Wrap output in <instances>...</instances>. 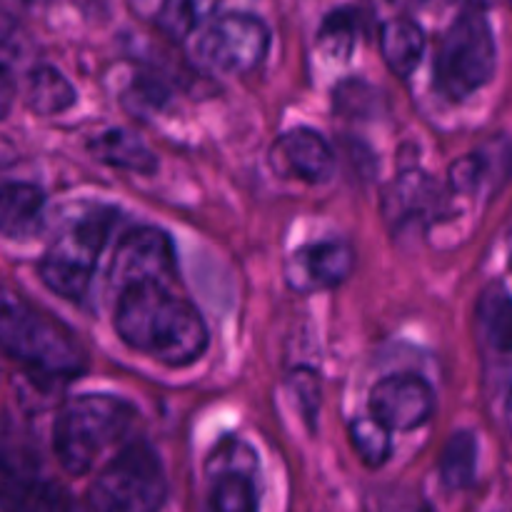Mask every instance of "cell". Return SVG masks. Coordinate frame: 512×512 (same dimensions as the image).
Instances as JSON below:
<instances>
[{"label": "cell", "instance_id": "cell-1", "mask_svg": "<svg viewBox=\"0 0 512 512\" xmlns=\"http://www.w3.org/2000/svg\"><path fill=\"white\" fill-rule=\"evenodd\" d=\"M113 323L125 345L168 368L195 363L208 348L198 308L158 280L118 290Z\"/></svg>", "mask_w": 512, "mask_h": 512}, {"label": "cell", "instance_id": "cell-2", "mask_svg": "<svg viewBox=\"0 0 512 512\" xmlns=\"http://www.w3.org/2000/svg\"><path fill=\"white\" fill-rule=\"evenodd\" d=\"M115 225V213L105 205H73L63 215L53 243L38 265L40 280L70 303H80L93 283L95 263Z\"/></svg>", "mask_w": 512, "mask_h": 512}, {"label": "cell", "instance_id": "cell-3", "mask_svg": "<svg viewBox=\"0 0 512 512\" xmlns=\"http://www.w3.org/2000/svg\"><path fill=\"white\" fill-rule=\"evenodd\" d=\"M135 410L118 395L85 393L60 410L53 425V450L68 475L93 470L100 455L118 443L133 425Z\"/></svg>", "mask_w": 512, "mask_h": 512}, {"label": "cell", "instance_id": "cell-4", "mask_svg": "<svg viewBox=\"0 0 512 512\" xmlns=\"http://www.w3.org/2000/svg\"><path fill=\"white\" fill-rule=\"evenodd\" d=\"M0 348L38 375L75 378L85 370V353L58 320L15 300H0Z\"/></svg>", "mask_w": 512, "mask_h": 512}, {"label": "cell", "instance_id": "cell-5", "mask_svg": "<svg viewBox=\"0 0 512 512\" xmlns=\"http://www.w3.org/2000/svg\"><path fill=\"white\" fill-rule=\"evenodd\" d=\"M165 500V468L145 440L125 445L88 490L90 512H160Z\"/></svg>", "mask_w": 512, "mask_h": 512}, {"label": "cell", "instance_id": "cell-6", "mask_svg": "<svg viewBox=\"0 0 512 512\" xmlns=\"http://www.w3.org/2000/svg\"><path fill=\"white\" fill-rule=\"evenodd\" d=\"M495 73V35L478 10L460 15L443 35L435 58V85L448 100H465Z\"/></svg>", "mask_w": 512, "mask_h": 512}, {"label": "cell", "instance_id": "cell-7", "mask_svg": "<svg viewBox=\"0 0 512 512\" xmlns=\"http://www.w3.org/2000/svg\"><path fill=\"white\" fill-rule=\"evenodd\" d=\"M270 48V30L255 15L230 13L203 25L195 60L218 75H245L258 68Z\"/></svg>", "mask_w": 512, "mask_h": 512}, {"label": "cell", "instance_id": "cell-8", "mask_svg": "<svg viewBox=\"0 0 512 512\" xmlns=\"http://www.w3.org/2000/svg\"><path fill=\"white\" fill-rule=\"evenodd\" d=\"M0 512H78L70 495L25 453L0 455Z\"/></svg>", "mask_w": 512, "mask_h": 512}, {"label": "cell", "instance_id": "cell-9", "mask_svg": "<svg viewBox=\"0 0 512 512\" xmlns=\"http://www.w3.org/2000/svg\"><path fill=\"white\" fill-rule=\"evenodd\" d=\"M175 270V250L168 233L158 228H135L120 238L110 260V285L113 290L135 283H168Z\"/></svg>", "mask_w": 512, "mask_h": 512}, {"label": "cell", "instance_id": "cell-10", "mask_svg": "<svg viewBox=\"0 0 512 512\" xmlns=\"http://www.w3.org/2000/svg\"><path fill=\"white\" fill-rule=\"evenodd\" d=\"M210 512H258L255 453L240 440L218 445L210 458Z\"/></svg>", "mask_w": 512, "mask_h": 512}, {"label": "cell", "instance_id": "cell-11", "mask_svg": "<svg viewBox=\"0 0 512 512\" xmlns=\"http://www.w3.org/2000/svg\"><path fill=\"white\" fill-rule=\"evenodd\" d=\"M370 415L385 428L415 430L430 420L435 410V393L420 375L400 373L378 380L370 390Z\"/></svg>", "mask_w": 512, "mask_h": 512}, {"label": "cell", "instance_id": "cell-12", "mask_svg": "<svg viewBox=\"0 0 512 512\" xmlns=\"http://www.w3.org/2000/svg\"><path fill=\"white\" fill-rule=\"evenodd\" d=\"M355 253L345 240H320L295 250L288 258L285 278L290 288L300 293H318L330 290L348 280L353 273Z\"/></svg>", "mask_w": 512, "mask_h": 512}, {"label": "cell", "instance_id": "cell-13", "mask_svg": "<svg viewBox=\"0 0 512 512\" xmlns=\"http://www.w3.org/2000/svg\"><path fill=\"white\" fill-rule=\"evenodd\" d=\"M275 170L310 185H323L335 173V155L328 140L310 128L288 130L270 150Z\"/></svg>", "mask_w": 512, "mask_h": 512}, {"label": "cell", "instance_id": "cell-14", "mask_svg": "<svg viewBox=\"0 0 512 512\" xmlns=\"http://www.w3.org/2000/svg\"><path fill=\"white\" fill-rule=\"evenodd\" d=\"M440 190L430 175L420 173V170H410V173L400 175L385 193V215L395 228L403 225L425 223L433 218L440 208Z\"/></svg>", "mask_w": 512, "mask_h": 512}, {"label": "cell", "instance_id": "cell-15", "mask_svg": "<svg viewBox=\"0 0 512 512\" xmlns=\"http://www.w3.org/2000/svg\"><path fill=\"white\" fill-rule=\"evenodd\" d=\"M45 195L30 183L0 185V235L28 240L43 230Z\"/></svg>", "mask_w": 512, "mask_h": 512}, {"label": "cell", "instance_id": "cell-16", "mask_svg": "<svg viewBox=\"0 0 512 512\" xmlns=\"http://www.w3.org/2000/svg\"><path fill=\"white\" fill-rule=\"evenodd\" d=\"M88 150L100 163L113 165L118 170H128V173L150 175L158 168V158H155L153 150L138 135L125 128H113L95 135L88 143Z\"/></svg>", "mask_w": 512, "mask_h": 512}, {"label": "cell", "instance_id": "cell-17", "mask_svg": "<svg viewBox=\"0 0 512 512\" xmlns=\"http://www.w3.org/2000/svg\"><path fill=\"white\" fill-rule=\"evenodd\" d=\"M510 295L503 283H493L478 300V335L488 358H500L508 365L510 355Z\"/></svg>", "mask_w": 512, "mask_h": 512}, {"label": "cell", "instance_id": "cell-18", "mask_svg": "<svg viewBox=\"0 0 512 512\" xmlns=\"http://www.w3.org/2000/svg\"><path fill=\"white\" fill-rule=\"evenodd\" d=\"M380 50L398 78L415 73L425 53V33L415 20L393 18L380 28Z\"/></svg>", "mask_w": 512, "mask_h": 512}, {"label": "cell", "instance_id": "cell-19", "mask_svg": "<svg viewBox=\"0 0 512 512\" xmlns=\"http://www.w3.org/2000/svg\"><path fill=\"white\" fill-rule=\"evenodd\" d=\"M78 93L53 65H38L28 75V105L38 115H60L73 108Z\"/></svg>", "mask_w": 512, "mask_h": 512}, {"label": "cell", "instance_id": "cell-20", "mask_svg": "<svg viewBox=\"0 0 512 512\" xmlns=\"http://www.w3.org/2000/svg\"><path fill=\"white\" fill-rule=\"evenodd\" d=\"M478 478V438L458 430L440 455V480L448 490H468Z\"/></svg>", "mask_w": 512, "mask_h": 512}, {"label": "cell", "instance_id": "cell-21", "mask_svg": "<svg viewBox=\"0 0 512 512\" xmlns=\"http://www.w3.org/2000/svg\"><path fill=\"white\" fill-rule=\"evenodd\" d=\"M220 8V0H163L158 10V28L170 40H185L208 25Z\"/></svg>", "mask_w": 512, "mask_h": 512}, {"label": "cell", "instance_id": "cell-22", "mask_svg": "<svg viewBox=\"0 0 512 512\" xmlns=\"http://www.w3.org/2000/svg\"><path fill=\"white\" fill-rule=\"evenodd\" d=\"M350 443H353L355 453L360 455L368 468H380L388 463L390 453H393V440H390V430L383 423L370 415V418H358L350 425Z\"/></svg>", "mask_w": 512, "mask_h": 512}, {"label": "cell", "instance_id": "cell-23", "mask_svg": "<svg viewBox=\"0 0 512 512\" xmlns=\"http://www.w3.org/2000/svg\"><path fill=\"white\" fill-rule=\"evenodd\" d=\"M320 48L330 58H348L358 40V15L353 10H338L325 18L320 28Z\"/></svg>", "mask_w": 512, "mask_h": 512}, {"label": "cell", "instance_id": "cell-24", "mask_svg": "<svg viewBox=\"0 0 512 512\" xmlns=\"http://www.w3.org/2000/svg\"><path fill=\"white\" fill-rule=\"evenodd\" d=\"M290 390H293L295 400H298L300 410H303L305 418H313L318 415V405H320V383L318 375L308 368H298L293 375H290Z\"/></svg>", "mask_w": 512, "mask_h": 512}, {"label": "cell", "instance_id": "cell-25", "mask_svg": "<svg viewBox=\"0 0 512 512\" xmlns=\"http://www.w3.org/2000/svg\"><path fill=\"white\" fill-rule=\"evenodd\" d=\"M483 178V165L475 155H468V158H460L450 165V185H453L458 193H470L475 190V185Z\"/></svg>", "mask_w": 512, "mask_h": 512}, {"label": "cell", "instance_id": "cell-26", "mask_svg": "<svg viewBox=\"0 0 512 512\" xmlns=\"http://www.w3.org/2000/svg\"><path fill=\"white\" fill-rule=\"evenodd\" d=\"M13 100H15L13 78H10L8 70L0 65V120L10 113V105H13Z\"/></svg>", "mask_w": 512, "mask_h": 512}, {"label": "cell", "instance_id": "cell-27", "mask_svg": "<svg viewBox=\"0 0 512 512\" xmlns=\"http://www.w3.org/2000/svg\"><path fill=\"white\" fill-rule=\"evenodd\" d=\"M393 5H398V8H418V5H423L425 0H390Z\"/></svg>", "mask_w": 512, "mask_h": 512}, {"label": "cell", "instance_id": "cell-28", "mask_svg": "<svg viewBox=\"0 0 512 512\" xmlns=\"http://www.w3.org/2000/svg\"><path fill=\"white\" fill-rule=\"evenodd\" d=\"M398 512H433V510H430L428 505L420 503V505H408V508H403V510H398Z\"/></svg>", "mask_w": 512, "mask_h": 512}]
</instances>
